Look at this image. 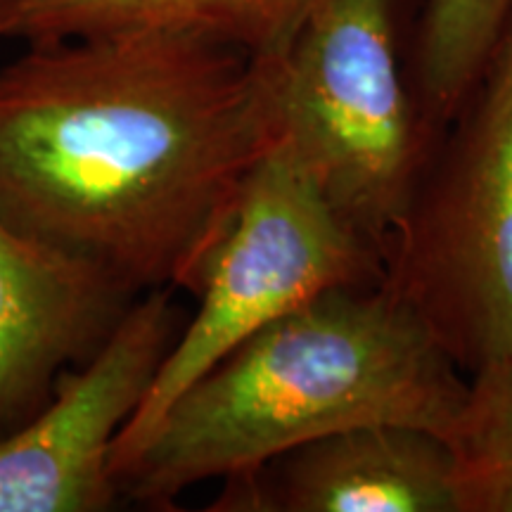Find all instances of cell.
<instances>
[{
	"instance_id": "1",
	"label": "cell",
	"mask_w": 512,
	"mask_h": 512,
	"mask_svg": "<svg viewBox=\"0 0 512 512\" xmlns=\"http://www.w3.org/2000/svg\"><path fill=\"white\" fill-rule=\"evenodd\" d=\"M278 138L240 50L169 31L27 43L0 67V219L136 297H200Z\"/></svg>"
},
{
	"instance_id": "2",
	"label": "cell",
	"mask_w": 512,
	"mask_h": 512,
	"mask_svg": "<svg viewBox=\"0 0 512 512\" xmlns=\"http://www.w3.org/2000/svg\"><path fill=\"white\" fill-rule=\"evenodd\" d=\"M465 392L463 370L401 299L382 285L335 287L192 382L117 472L119 494L166 510L207 479L373 422L446 437Z\"/></svg>"
},
{
	"instance_id": "3",
	"label": "cell",
	"mask_w": 512,
	"mask_h": 512,
	"mask_svg": "<svg viewBox=\"0 0 512 512\" xmlns=\"http://www.w3.org/2000/svg\"><path fill=\"white\" fill-rule=\"evenodd\" d=\"M403 0H313L256 57L278 124L339 214L384 252L437 136L401 57Z\"/></svg>"
},
{
	"instance_id": "4",
	"label": "cell",
	"mask_w": 512,
	"mask_h": 512,
	"mask_svg": "<svg viewBox=\"0 0 512 512\" xmlns=\"http://www.w3.org/2000/svg\"><path fill=\"white\" fill-rule=\"evenodd\" d=\"M382 287L463 373L512 358V10L387 240Z\"/></svg>"
},
{
	"instance_id": "5",
	"label": "cell",
	"mask_w": 512,
	"mask_h": 512,
	"mask_svg": "<svg viewBox=\"0 0 512 512\" xmlns=\"http://www.w3.org/2000/svg\"><path fill=\"white\" fill-rule=\"evenodd\" d=\"M382 285V254L339 214L290 143L259 159L235 219L143 401L114 441V477L169 406L228 351L335 287Z\"/></svg>"
},
{
	"instance_id": "6",
	"label": "cell",
	"mask_w": 512,
	"mask_h": 512,
	"mask_svg": "<svg viewBox=\"0 0 512 512\" xmlns=\"http://www.w3.org/2000/svg\"><path fill=\"white\" fill-rule=\"evenodd\" d=\"M181 328L171 290L128 306L105 344L60 377L48 406L0 437V512H102L121 501L114 441Z\"/></svg>"
},
{
	"instance_id": "7",
	"label": "cell",
	"mask_w": 512,
	"mask_h": 512,
	"mask_svg": "<svg viewBox=\"0 0 512 512\" xmlns=\"http://www.w3.org/2000/svg\"><path fill=\"white\" fill-rule=\"evenodd\" d=\"M219 512H458L446 437L373 422L339 430L223 479Z\"/></svg>"
},
{
	"instance_id": "8",
	"label": "cell",
	"mask_w": 512,
	"mask_h": 512,
	"mask_svg": "<svg viewBox=\"0 0 512 512\" xmlns=\"http://www.w3.org/2000/svg\"><path fill=\"white\" fill-rule=\"evenodd\" d=\"M136 294L0 219V437L27 425L117 328Z\"/></svg>"
},
{
	"instance_id": "9",
	"label": "cell",
	"mask_w": 512,
	"mask_h": 512,
	"mask_svg": "<svg viewBox=\"0 0 512 512\" xmlns=\"http://www.w3.org/2000/svg\"><path fill=\"white\" fill-rule=\"evenodd\" d=\"M313 0H24L15 41L169 31L197 36L249 57L285 46Z\"/></svg>"
},
{
	"instance_id": "10",
	"label": "cell",
	"mask_w": 512,
	"mask_h": 512,
	"mask_svg": "<svg viewBox=\"0 0 512 512\" xmlns=\"http://www.w3.org/2000/svg\"><path fill=\"white\" fill-rule=\"evenodd\" d=\"M510 10L512 0H422L408 74L437 138L482 79Z\"/></svg>"
},
{
	"instance_id": "11",
	"label": "cell",
	"mask_w": 512,
	"mask_h": 512,
	"mask_svg": "<svg viewBox=\"0 0 512 512\" xmlns=\"http://www.w3.org/2000/svg\"><path fill=\"white\" fill-rule=\"evenodd\" d=\"M446 441L458 512H512V358L470 373Z\"/></svg>"
},
{
	"instance_id": "12",
	"label": "cell",
	"mask_w": 512,
	"mask_h": 512,
	"mask_svg": "<svg viewBox=\"0 0 512 512\" xmlns=\"http://www.w3.org/2000/svg\"><path fill=\"white\" fill-rule=\"evenodd\" d=\"M24 0H0V46L15 41V24Z\"/></svg>"
}]
</instances>
